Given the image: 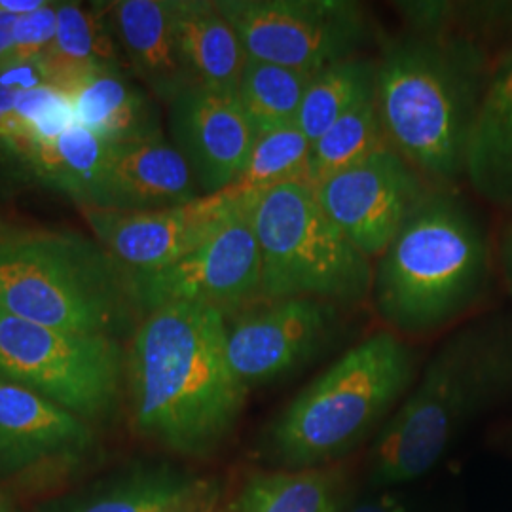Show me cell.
Instances as JSON below:
<instances>
[{"label": "cell", "instance_id": "obj_1", "mask_svg": "<svg viewBox=\"0 0 512 512\" xmlns=\"http://www.w3.org/2000/svg\"><path fill=\"white\" fill-rule=\"evenodd\" d=\"M126 382L135 431L184 458H207L226 444L249 397L228 361L224 315L188 302L141 317Z\"/></svg>", "mask_w": 512, "mask_h": 512}, {"label": "cell", "instance_id": "obj_24", "mask_svg": "<svg viewBox=\"0 0 512 512\" xmlns=\"http://www.w3.org/2000/svg\"><path fill=\"white\" fill-rule=\"evenodd\" d=\"M346 476L332 467L253 475L241 488L234 512H340Z\"/></svg>", "mask_w": 512, "mask_h": 512}, {"label": "cell", "instance_id": "obj_6", "mask_svg": "<svg viewBox=\"0 0 512 512\" xmlns=\"http://www.w3.org/2000/svg\"><path fill=\"white\" fill-rule=\"evenodd\" d=\"M0 310L48 329L110 338L141 321L128 272L90 239L50 230L0 239Z\"/></svg>", "mask_w": 512, "mask_h": 512}, {"label": "cell", "instance_id": "obj_9", "mask_svg": "<svg viewBox=\"0 0 512 512\" xmlns=\"http://www.w3.org/2000/svg\"><path fill=\"white\" fill-rule=\"evenodd\" d=\"M247 57L317 74L365 55L374 27L349 0H217Z\"/></svg>", "mask_w": 512, "mask_h": 512}, {"label": "cell", "instance_id": "obj_8", "mask_svg": "<svg viewBox=\"0 0 512 512\" xmlns=\"http://www.w3.org/2000/svg\"><path fill=\"white\" fill-rule=\"evenodd\" d=\"M128 353L110 336L48 329L0 310V380L23 385L82 420L114 412Z\"/></svg>", "mask_w": 512, "mask_h": 512}, {"label": "cell", "instance_id": "obj_13", "mask_svg": "<svg viewBox=\"0 0 512 512\" xmlns=\"http://www.w3.org/2000/svg\"><path fill=\"white\" fill-rule=\"evenodd\" d=\"M243 198L232 188L158 211L80 207L99 245L129 275L148 274L181 260L234 217Z\"/></svg>", "mask_w": 512, "mask_h": 512}, {"label": "cell", "instance_id": "obj_31", "mask_svg": "<svg viewBox=\"0 0 512 512\" xmlns=\"http://www.w3.org/2000/svg\"><path fill=\"white\" fill-rule=\"evenodd\" d=\"M55 29H57V4H46L37 12L16 19L14 46L2 67L40 59V55L44 54L54 42Z\"/></svg>", "mask_w": 512, "mask_h": 512}, {"label": "cell", "instance_id": "obj_7", "mask_svg": "<svg viewBox=\"0 0 512 512\" xmlns=\"http://www.w3.org/2000/svg\"><path fill=\"white\" fill-rule=\"evenodd\" d=\"M247 196L260 249V300L313 298L344 310L370 302L374 262L329 219L310 184Z\"/></svg>", "mask_w": 512, "mask_h": 512}, {"label": "cell", "instance_id": "obj_29", "mask_svg": "<svg viewBox=\"0 0 512 512\" xmlns=\"http://www.w3.org/2000/svg\"><path fill=\"white\" fill-rule=\"evenodd\" d=\"M310 148V139L296 124L264 131L256 137L247 164L230 188L241 196H247L264 192L277 184L306 183Z\"/></svg>", "mask_w": 512, "mask_h": 512}, {"label": "cell", "instance_id": "obj_19", "mask_svg": "<svg viewBox=\"0 0 512 512\" xmlns=\"http://www.w3.org/2000/svg\"><path fill=\"white\" fill-rule=\"evenodd\" d=\"M184 67L196 86L238 90L247 54L217 0H169Z\"/></svg>", "mask_w": 512, "mask_h": 512}, {"label": "cell", "instance_id": "obj_27", "mask_svg": "<svg viewBox=\"0 0 512 512\" xmlns=\"http://www.w3.org/2000/svg\"><path fill=\"white\" fill-rule=\"evenodd\" d=\"M313 74L247 57L238 95L258 135L296 122Z\"/></svg>", "mask_w": 512, "mask_h": 512}, {"label": "cell", "instance_id": "obj_39", "mask_svg": "<svg viewBox=\"0 0 512 512\" xmlns=\"http://www.w3.org/2000/svg\"><path fill=\"white\" fill-rule=\"evenodd\" d=\"M0 512H12V507H10V503L0 495Z\"/></svg>", "mask_w": 512, "mask_h": 512}, {"label": "cell", "instance_id": "obj_11", "mask_svg": "<svg viewBox=\"0 0 512 512\" xmlns=\"http://www.w3.org/2000/svg\"><path fill=\"white\" fill-rule=\"evenodd\" d=\"M344 311L313 298L260 300L224 317L228 361L247 389L279 382L338 340Z\"/></svg>", "mask_w": 512, "mask_h": 512}, {"label": "cell", "instance_id": "obj_22", "mask_svg": "<svg viewBox=\"0 0 512 512\" xmlns=\"http://www.w3.org/2000/svg\"><path fill=\"white\" fill-rule=\"evenodd\" d=\"M48 86L71 95L88 78L124 71L114 40L101 14L82 4H57L54 42L40 55Z\"/></svg>", "mask_w": 512, "mask_h": 512}, {"label": "cell", "instance_id": "obj_38", "mask_svg": "<svg viewBox=\"0 0 512 512\" xmlns=\"http://www.w3.org/2000/svg\"><path fill=\"white\" fill-rule=\"evenodd\" d=\"M14 230H16V228H12L6 220L0 217V239L6 238V236H8V234H12Z\"/></svg>", "mask_w": 512, "mask_h": 512}, {"label": "cell", "instance_id": "obj_40", "mask_svg": "<svg viewBox=\"0 0 512 512\" xmlns=\"http://www.w3.org/2000/svg\"><path fill=\"white\" fill-rule=\"evenodd\" d=\"M202 509L200 507H196V509H190V511H184V512H200Z\"/></svg>", "mask_w": 512, "mask_h": 512}, {"label": "cell", "instance_id": "obj_21", "mask_svg": "<svg viewBox=\"0 0 512 512\" xmlns=\"http://www.w3.org/2000/svg\"><path fill=\"white\" fill-rule=\"evenodd\" d=\"M203 484L169 467H139L38 512H184L202 505Z\"/></svg>", "mask_w": 512, "mask_h": 512}, {"label": "cell", "instance_id": "obj_35", "mask_svg": "<svg viewBox=\"0 0 512 512\" xmlns=\"http://www.w3.org/2000/svg\"><path fill=\"white\" fill-rule=\"evenodd\" d=\"M16 19H18L16 16L6 14V12L0 10V67L6 63L8 55L12 52Z\"/></svg>", "mask_w": 512, "mask_h": 512}, {"label": "cell", "instance_id": "obj_12", "mask_svg": "<svg viewBox=\"0 0 512 512\" xmlns=\"http://www.w3.org/2000/svg\"><path fill=\"white\" fill-rule=\"evenodd\" d=\"M311 188L329 219L372 262L435 190L389 145Z\"/></svg>", "mask_w": 512, "mask_h": 512}, {"label": "cell", "instance_id": "obj_26", "mask_svg": "<svg viewBox=\"0 0 512 512\" xmlns=\"http://www.w3.org/2000/svg\"><path fill=\"white\" fill-rule=\"evenodd\" d=\"M406 31L459 35L492 52V44L512 37V2H397Z\"/></svg>", "mask_w": 512, "mask_h": 512}, {"label": "cell", "instance_id": "obj_32", "mask_svg": "<svg viewBox=\"0 0 512 512\" xmlns=\"http://www.w3.org/2000/svg\"><path fill=\"white\" fill-rule=\"evenodd\" d=\"M16 92L0 86V150L14 160H21L38 143L31 128L14 109Z\"/></svg>", "mask_w": 512, "mask_h": 512}, {"label": "cell", "instance_id": "obj_4", "mask_svg": "<svg viewBox=\"0 0 512 512\" xmlns=\"http://www.w3.org/2000/svg\"><path fill=\"white\" fill-rule=\"evenodd\" d=\"M512 395V308L459 323L421 370L370 450V478L395 486L429 473L459 435Z\"/></svg>", "mask_w": 512, "mask_h": 512}, {"label": "cell", "instance_id": "obj_16", "mask_svg": "<svg viewBox=\"0 0 512 512\" xmlns=\"http://www.w3.org/2000/svg\"><path fill=\"white\" fill-rule=\"evenodd\" d=\"M92 439L86 420L23 385L0 380V473L76 458Z\"/></svg>", "mask_w": 512, "mask_h": 512}, {"label": "cell", "instance_id": "obj_10", "mask_svg": "<svg viewBox=\"0 0 512 512\" xmlns=\"http://www.w3.org/2000/svg\"><path fill=\"white\" fill-rule=\"evenodd\" d=\"M260 249L251 222L249 196L219 232L181 260L148 274L129 275L139 315L169 304H203L224 317L260 302Z\"/></svg>", "mask_w": 512, "mask_h": 512}, {"label": "cell", "instance_id": "obj_5", "mask_svg": "<svg viewBox=\"0 0 512 512\" xmlns=\"http://www.w3.org/2000/svg\"><path fill=\"white\" fill-rule=\"evenodd\" d=\"M418 378V351L380 329L340 355L272 421L268 456L279 469H321L378 435Z\"/></svg>", "mask_w": 512, "mask_h": 512}, {"label": "cell", "instance_id": "obj_36", "mask_svg": "<svg viewBox=\"0 0 512 512\" xmlns=\"http://www.w3.org/2000/svg\"><path fill=\"white\" fill-rule=\"evenodd\" d=\"M349 512H406L403 503L391 495H382L376 499H368L353 507Z\"/></svg>", "mask_w": 512, "mask_h": 512}, {"label": "cell", "instance_id": "obj_28", "mask_svg": "<svg viewBox=\"0 0 512 512\" xmlns=\"http://www.w3.org/2000/svg\"><path fill=\"white\" fill-rule=\"evenodd\" d=\"M385 145L384 129L376 101L372 99L342 116L311 143L306 183L317 186L351 165L359 164Z\"/></svg>", "mask_w": 512, "mask_h": 512}, {"label": "cell", "instance_id": "obj_30", "mask_svg": "<svg viewBox=\"0 0 512 512\" xmlns=\"http://www.w3.org/2000/svg\"><path fill=\"white\" fill-rule=\"evenodd\" d=\"M14 109L37 141L55 139L78 124L71 97L52 86L16 92Z\"/></svg>", "mask_w": 512, "mask_h": 512}, {"label": "cell", "instance_id": "obj_25", "mask_svg": "<svg viewBox=\"0 0 512 512\" xmlns=\"http://www.w3.org/2000/svg\"><path fill=\"white\" fill-rule=\"evenodd\" d=\"M374 97L376 57H349L313 74L294 124L313 143L342 116Z\"/></svg>", "mask_w": 512, "mask_h": 512}, {"label": "cell", "instance_id": "obj_33", "mask_svg": "<svg viewBox=\"0 0 512 512\" xmlns=\"http://www.w3.org/2000/svg\"><path fill=\"white\" fill-rule=\"evenodd\" d=\"M0 86L12 92H23V90H35L48 86L46 74L42 69L40 59L29 61V63H18L8 65L0 69Z\"/></svg>", "mask_w": 512, "mask_h": 512}, {"label": "cell", "instance_id": "obj_3", "mask_svg": "<svg viewBox=\"0 0 512 512\" xmlns=\"http://www.w3.org/2000/svg\"><path fill=\"white\" fill-rule=\"evenodd\" d=\"M495 241L459 190H431L374 260L370 304L404 340L458 327L488 300Z\"/></svg>", "mask_w": 512, "mask_h": 512}, {"label": "cell", "instance_id": "obj_18", "mask_svg": "<svg viewBox=\"0 0 512 512\" xmlns=\"http://www.w3.org/2000/svg\"><path fill=\"white\" fill-rule=\"evenodd\" d=\"M465 186L480 202L512 211V48L495 59L467 147Z\"/></svg>", "mask_w": 512, "mask_h": 512}, {"label": "cell", "instance_id": "obj_34", "mask_svg": "<svg viewBox=\"0 0 512 512\" xmlns=\"http://www.w3.org/2000/svg\"><path fill=\"white\" fill-rule=\"evenodd\" d=\"M495 270L512 296V220L501 228L495 239Z\"/></svg>", "mask_w": 512, "mask_h": 512}, {"label": "cell", "instance_id": "obj_14", "mask_svg": "<svg viewBox=\"0 0 512 512\" xmlns=\"http://www.w3.org/2000/svg\"><path fill=\"white\" fill-rule=\"evenodd\" d=\"M167 107L171 143L183 154L200 194L228 190L258 137L238 90L192 86Z\"/></svg>", "mask_w": 512, "mask_h": 512}, {"label": "cell", "instance_id": "obj_2", "mask_svg": "<svg viewBox=\"0 0 512 512\" xmlns=\"http://www.w3.org/2000/svg\"><path fill=\"white\" fill-rule=\"evenodd\" d=\"M497 55L459 35L404 31L376 57L385 141L435 190L465 186V158Z\"/></svg>", "mask_w": 512, "mask_h": 512}, {"label": "cell", "instance_id": "obj_15", "mask_svg": "<svg viewBox=\"0 0 512 512\" xmlns=\"http://www.w3.org/2000/svg\"><path fill=\"white\" fill-rule=\"evenodd\" d=\"M202 198L183 154L164 135L110 145L109 162L93 207L158 211Z\"/></svg>", "mask_w": 512, "mask_h": 512}, {"label": "cell", "instance_id": "obj_20", "mask_svg": "<svg viewBox=\"0 0 512 512\" xmlns=\"http://www.w3.org/2000/svg\"><path fill=\"white\" fill-rule=\"evenodd\" d=\"M76 122L109 145L162 137L158 103L126 71H107L88 78L69 95Z\"/></svg>", "mask_w": 512, "mask_h": 512}, {"label": "cell", "instance_id": "obj_37", "mask_svg": "<svg viewBox=\"0 0 512 512\" xmlns=\"http://www.w3.org/2000/svg\"><path fill=\"white\" fill-rule=\"evenodd\" d=\"M46 4H50V2H46V0H0V10L16 16V18H21V16L37 12Z\"/></svg>", "mask_w": 512, "mask_h": 512}, {"label": "cell", "instance_id": "obj_17", "mask_svg": "<svg viewBox=\"0 0 512 512\" xmlns=\"http://www.w3.org/2000/svg\"><path fill=\"white\" fill-rule=\"evenodd\" d=\"M110 12L131 69L156 101L169 105L196 86L179 52L169 0H120Z\"/></svg>", "mask_w": 512, "mask_h": 512}, {"label": "cell", "instance_id": "obj_23", "mask_svg": "<svg viewBox=\"0 0 512 512\" xmlns=\"http://www.w3.org/2000/svg\"><path fill=\"white\" fill-rule=\"evenodd\" d=\"M110 145L76 124L50 141H38L19 160L38 183L69 196L80 207H93L103 181Z\"/></svg>", "mask_w": 512, "mask_h": 512}]
</instances>
